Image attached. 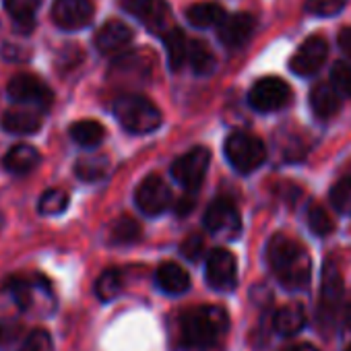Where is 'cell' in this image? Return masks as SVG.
Listing matches in <instances>:
<instances>
[{"mask_svg": "<svg viewBox=\"0 0 351 351\" xmlns=\"http://www.w3.org/2000/svg\"><path fill=\"white\" fill-rule=\"evenodd\" d=\"M209 163H211V151L207 147H195L171 163V178L184 191L197 193L207 176Z\"/></svg>", "mask_w": 351, "mask_h": 351, "instance_id": "6", "label": "cell"}, {"mask_svg": "<svg viewBox=\"0 0 351 351\" xmlns=\"http://www.w3.org/2000/svg\"><path fill=\"white\" fill-rule=\"evenodd\" d=\"M256 29V19L248 13H236V15H228L219 27V40L228 50H238L242 46H246L250 42V38L254 36Z\"/></svg>", "mask_w": 351, "mask_h": 351, "instance_id": "17", "label": "cell"}, {"mask_svg": "<svg viewBox=\"0 0 351 351\" xmlns=\"http://www.w3.org/2000/svg\"><path fill=\"white\" fill-rule=\"evenodd\" d=\"M110 171V159L104 153H89L83 155L77 163H75V173L85 182H97L104 180Z\"/></svg>", "mask_w": 351, "mask_h": 351, "instance_id": "27", "label": "cell"}, {"mask_svg": "<svg viewBox=\"0 0 351 351\" xmlns=\"http://www.w3.org/2000/svg\"><path fill=\"white\" fill-rule=\"evenodd\" d=\"M347 5V0H306V9L318 17H332L341 13Z\"/></svg>", "mask_w": 351, "mask_h": 351, "instance_id": "36", "label": "cell"}, {"mask_svg": "<svg viewBox=\"0 0 351 351\" xmlns=\"http://www.w3.org/2000/svg\"><path fill=\"white\" fill-rule=\"evenodd\" d=\"M7 91L15 104L32 106V108L42 110V112H48L52 106V99H54L50 87L42 79H38L36 75H27V73L15 75L9 81Z\"/></svg>", "mask_w": 351, "mask_h": 351, "instance_id": "9", "label": "cell"}, {"mask_svg": "<svg viewBox=\"0 0 351 351\" xmlns=\"http://www.w3.org/2000/svg\"><path fill=\"white\" fill-rule=\"evenodd\" d=\"M112 112L120 126L132 134H149L161 126V112L159 108L136 93H124L114 99Z\"/></svg>", "mask_w": 351, "mask_h": 351, "instance_id": "4", "label": "cell"}, {"mask_svg": "<svg viewBox=\"0 0 351 351\" xmlns=\"http://www.w3.org/2000/svg\"><path fill=\"white\" fill-rule=\"evenodd\" d=\"M289 99H291V89L279 77L258 79L248 93V104L261 114L279 112L289 104Z\"/></svg>", "mask_w": 351, "mask_h": 351, "instance_id": "7", "label": "cell"}, {"mask_svg": "<svg viewBox=\"0 0 351 351\" xmlns=\"http://www.w3.org/2000/svg\"><path fill=\"white\" fill-rule=\"evenodd\" d=\"M341 104H343V95L332 83H318L310 91V108L314 116L320 120L332 118L341 110Z\"/></svg>", "mask_w": 351, "mask_h": 351, "instance_id": "20", "label": "cell"}, {"mask_svg": "<svg viewBox=\"0 0 351 351\" xmlns=\"http://www.w3.org/2000/svg\"><path fill=\"white\" fill-rule=\"evenodd\" d=\"M155 283L161 291L169 295H180L189 291L191 275L178 263H161L155 271Z\"/></svg>", "mask_w": 351, "mask_h": 351, "instance_id": "21", "label": "cell"}, {"mask_svg": "<svg viewBox=\"0 0 351 351\" xmlns=\"http://www.w3.org/2000/svg\"><path fill=\"white\" fill-rule=\"evenodd\" d=\"M205 279L215 291H234L238 285V263L236 256L226 248H215L207 256Z\"/></svg>", "mask_w": 351, "mask_h": 351, "instance_id": "11", "label": "cell"}, {"mask_svg": "<svg viewBox=\"0 0 351 351\" xmlns=\"http://www.w3.org/2000/svg\"><path fill=\"white\" fill-rule=\"evenodd\" d=\"M161 38H163V46H165V52H167V64H169V69L173 73L182 71L184 64L189 62L191 40L186 38V34L180 27H171Z\"/></svg>", "mask_w": 351, "mask_h": 351, "instance_id": "22", "label": "cell"}, {"mask_svg": "<svg viewBox=\"0 0 351 351\" xmlns=\"http://www.w3.org/2000/svg\"><path fill=\"white\" fill-rule=\"evenodd\" d=\"M95 48L99 54L104 56H116V54H122L130 42H132V29L118 21V19H110L108 23H104L97 34H95Z\"/></svg>", "mask_w": 351, "mask_h": 351, "instance_id": "18", "label": "cell"}, {"mask_svg": "<svg viewBox=\"0 0 351 351\" xmlns=\"http://www.w3.org/2000/svg\"><path fill=\"white\" fill-rule=\"evenodd\" d=\"M189 64L193 66L195 75H211L217 66L215 54L209 48L207 42L203 40H191V50H189Z\"/></svg>", "mask_w": 351, "mask_h": 351, "instance_id": "29", "label": "cell"}, {"mask_svg": "<svg viewBox=\"0 0 351 351\" xmlns=\"http://www.w3.org/2000/svg\"><path fill=\"white\" fill-rule=\"evenodd\" d=\"M69 134L83 149H95L106 138V128L97 120H79L69 128Z\"/></svg>", "mask_w": 351, "mask_h": 351, "instance_id": "28", "label": "cell"}, {"mask_svg": "<svg viewBox=\"0 0 351 351\" xmlns=\"http://www.w3.org/2000/svg\"><path fill=\"white\" fill-rule=\"evenodd\" d=\"M308 228L316 236H328L330 232H335V221L324 207L314 203L308 209Z\"/></svg>", "mask_w": 351, "mask_h": 351, "instance_id": "33", "label": "cell"}, {"mask_svg": "<svg viewBox=\"0 0 351 351\" xmlns=\"http://www.w3.org/2000/svg\"><path fill=\"white\" fill-rule=\"evenodd\" d=\"M169 201H171L169 186L163 182V178H159L155 173L147 176L134 193V203H136L138 211L149 217L161 215L169 207Z\"/></svg>", "mask_w": 351, "mask_h": 351, "instance_id": "14", "label": "cell"}, {"mask_svg": "<svg viewBox=\"0 0 351 351\" xmlns=\"http://www.w3.org/2000/svg\"><path fill=\"white\" fill-rule=\"evenodd\" d=\"M122 271L106 269L95 281V293L101 302H112L122 291Z\"/></svg>", "mask_w": 351, "mask_h": 351, "instance_id": "31", "label": "cell"}, {"mask_svg": "<svg viewBox=\"0 0 351 351\" xmlns=\"http://www.w3.org/2000/svg\"><path fill=\"white\" fill-rule=\"evenodd\" d=\"M203 221H205L207 232H211L213 236L228 238V240L236 238V236L240 234V230H242L240 211H238V207H236L230 199H226V197L215 199V201L207 207Z\"/></svg>", "mask_w": 351, "mask_h": 351, "instance_id": "12", "label": "cell"}, {"mask_svg": "<svg viewBox=\"0 0 351 351\" xmlns=\"http://www.w3.org/2000/svg\"><path fill=\"white\" fill-rule=\"evenodd\" d=\"M345 351H351V345H349V347H347V349H345Z\"/></svg>", "mask_w": 351, "mask_h": 351, "instance_id": "43", "label": "cell"}, {"mask_svg": "<svg viewBox=\"0 0 351 351\" xmlns=\"http://www.w3.org/2000/svg\"><path fill=\"white\" fill-rule=\"evenodd\" d=\"M93 3L91 0H54L52 19L60 29L77 32L91 23L93 19Z\"/></svg>", "mask_w": 351, "mask_h": 351, "instance_id": "15", "label": "cell"}, {"mask_svg": "<svg viewBox=\"0 0 351 351\" xmlns=\"http://www.w3.org/2000/svg\"><path fill=\"white\" fill-rule=\"evenodd\" d=\"M69 207V195L60 189H50L40 199V213L42 215H60Z\"/></svg>", "mask_w": 351, "mask_h": 351, "instance_id": "34", "label": "cell"}, {"mask_svg": "<svg viewBox=\"0 0 351 351\" xmlns=\"http://www.w3.org/2000/svg\"><path fill=\"white\" fill-rule=\"evenodd\" d=\"M203 250H205V242H203V238H201L199 234H191V236L182 242V246H180V252H182L189 261H193V263H197V261L203 256Z\"/></svg>", "mask_w": 351, "mask_h": 351, "instance_id": "39", "label": "cell"}, {"mask_svg": "<svg viewBox=\"0 0 351 351\" xmlns=\"http://www.w3.org/2000/svg\"><path fill=\"white\" fill-rule=\"evenodd\" d=\"M230 330V316L221 306H197L180 316L182 345L193 351L215 349Z\"/></svg>", "mask_w": 351, "mask_h": 351, "instance_id": "2", "label": "cell"}, {"mask_svg": "<svg viewBox=\"0 0 351 351\" xmlns=\"http://www.w3.org/2000/svg\"><path fill=\"white\" fill-rule=\"evenodd\" d=\"M285 351H318L314 345H308V343H302V345H293V347H289V349H285Z\"/></svg>", "mask_w": 351, "mask_h": 351, "instance_id": "42", "label": "cell"}, {"mask_svg": "<svg viewBox=\"0 0 351 351\" xmlns=\"http://www.w3.org/2000/svg\"><path fill=\"white\" fill-rule=\"evenodd\" d=\"M223 153H226V159L230 161V165L234 169H238L240 173L256 171L267 159L265 143L258 136H254L250 132H242V130H236L226 138Z\"/></svg>", "mask_w": 351, "mask_h": 351, "instance_id": "5", "label": "cell"}, {"mask_svg": "<svg viewBox=\"0 0 351 351\" xmlns=\"http://www.w3.org/2000/svg\"><path fill=\"white\" fill-rule=\"evenodd\" d=\"M44 114L46 112H42L38 108L15 104V108L7 110L3 114V120L0 122H3V128L11 134H32L42 128Z\"/></svg>", "mask_w": 351, "mask_h": 351, "instance_id": "19", "label": "cell"}, {"mask_svg": "<svg viewBox=\"0 0 351 351\" xmlns=\"http://www.w3.org/2000/svg\"><path fill=\"white\" fill-rule=\"evenodd\" d=\"M226 9L217 3H197L186 9V19L191 25L207 29V27H219V23L226 19Z\"/></svg>", "mask_w": 351, "mask_h": 351, "instance_id": "24", "label": "cell"}, {"mask_svg": "<svg viewBox=\"0 0 351 351\" xmlns=\"http://www.w3.org/2000/svg\"><path fill=\"white\" fill-rule=\"evenodd\" d=\"M21 351H54V343H52V337L48 330L44 328H36L32 330L23 345H21Z\"/></svg>", "mask_w": 351, "mask_h": 351, "instance_id": "35", "label": "cell"}, {"mask_svg": "<svg viewBox=\"0 0 351 351\" xmlns=\"http://www.w3.org/2000/svg\"><path fill=\"white\" fill-rule=\"evenodd\" d=\"M320 314L324 320H332L339 312H345L343 308V277L339 269L330 263L322 269V285H320Z\"/></svg>", "mask_w": 351, "mask_h": 351, "instance_id": "16", "label": "cell"}, {"mask_svg": "<svg viewBox=\"0 0 351 351\" xmlns=\"http://www.w3.org/2000/svg\"><path fill=\"white\" fill-rule=\"evenodd\" d=\"M328 56V44L322 36H310L302 42V46L293 52L289 66L300 77L316 75Z\"/></svg>", "mask_w": 351, "mask_h": 351, "instance_id": "13", "label": "cell"}, {"mask_svg": "<svg viewBox=\"0 0 351 351\" xmlns=\"http://www.w3.org/2000/svg\"><path fill=\"white\" fill-rule=\"evenodd\" d=\"M273 326L279 335L283 337H293L306 326V312L300 304H289L283 306L281 310L275 312Z\"/></svg>", "mask_w": 351, "mask_h": 351, "instance_id": "26", "label": "cell"}, {"mask_svg": "<svg viewBox=\"0 0 351 351\" xmlns=\"http://www.w3.org/2000/svg\"><path fill=\"white\" fill-rule=\"evenodd\" d=\"M151 66L153 58L147 54V50L122 52L112 64L110 79L118 85H143L151 79Z\"/></svg>", "mask_w": 351, "mask_h": 351, "instance_id": "10", "label": "cell"}, {"mask_svg": "<svg viewBox=\"0 0 351 351\" xmlns=\"http://www.w3.org/2000/svg\"><path fill=\"white\" fill-rule=\"evenodd\" d=\"M193 207H195V193H191L189 197H182V199L178 201V207H176V213H178L180 217H184V215H189V213L193 211Z\"/></svg>", "mask_w": 351, "mask_h": 351, "instance_id": "41", "label": "cell"}, {"mask_svg": "<svg viewBox=\"0 0 351 351\" xmlns=\"http://www.w3.org/2000/svg\"><path fill=\"white\" fill-rule=\"evenodd\" d=\"M330 83L341 95H351V66L347 62H337L330 71Z\"/></svg>", "mask_w": 351, "mask_h": 351, "instance_id": "37", "label": "cell"}, {"mask_svg": "<svg viewBox=\"0 0 351 351\" xmlns=\"http://www.w3.org/2000/svg\"><path fill=\"white\" fill-rule=\"evenodd\" d=\"M108 238L112 244H118V246H126V244H134L141 240V226L124 215L120 219H116L112 226H110V232H108Z\"/></svg>", "mask_w": 351, "mask_h": 351, "instance_id": "30", "label": "cell"}, {"mask_svg": "<svg viewBox=\"0 0 351 351\" xmlns=\"http://www.w3.org/2000/svg\"><path fill=\"white\" fill-rule=\"evenodd\" d=\"M23 335V328L17 320H0V349H9L11 345H15Z\"/></svg>", "mask_w": 351, "mask_h": 351, "instance_id": "38", "label": "cell"}, {"mask_svg": "<svg viewBox=\"0 0 351 351\" xmlns=\"http://www.w3.org/2000/svg\"><path fill=\"white\" fill-rule=\"evenodd\" d=\"M42 7V0H5V9L13 23L21 32H32L36 25V15Z\"/></svg>", "mask_w": 351, "mask_h": 351, "instance_id": "25", "label": "cell"}, {"mask_svg": "<svg viewBox=\"0 0 351 351\" xmlns=\"http://www.w3.org/2000/svg\"><path fill=\"white\" fill-rule=\"evenodd\" d=\"M122 11H126L128 15H132L134 19H138L149 32L163 36L165 32H169L173 25H169L171 21V11L167 7L165 0H118Z\"/></svg>", "mask_w": 351, "mask_h": 351, "instance_id": "8", "label": "cell"}, {"mask_svg": "<svg viewBox=\"0 0 351 351\" xmlns=\"http://www.w3.org/2000/svg\"><path fill=\"white\" fill-rule=\"evenodd\" d=\"M38 165H40V153L36 151V147L23 145V143L11 147L3 159V167L15 176H25V173L34 171Z\"/></svg>", "mask_w": 351, "mask_h": 351, "instance_id": "23", "label": "cell"}, {"mask_svg": "<svg viewBox=\"0 0 351 351\" xmlns=\"http://www.w3.org/2000/svg\"><path fill=\"white\" fill-rule=\"evenodd\" d=\"M337 42H339V48H341V52H343L345 56H349V58H351V27H345V29H341V32H339V38H337Z\"/></svg>", "mask_w": 351, "mask_h": 351, "instance_id": "40", "label": "cell"}, {"mask_svg": "<svg viewBox=\"0 0 351 351\" xmlns=\"http://www.w3.org/2000/svg\"><path fill=\"white\" fill-rule=\"evenodd\" d=\"M267 258L277 281L289 291H302L312 279V258L308 250L285 234H275L267 244Z\"/></svg>", "mask_w": 351, "mask_h": 351, "instance_id": "1", "label": "cell"}, {"mask_svg": "<svg viewBox=\"0 0 351 351\" xmlns=\"http://www.w3.org/2000/svg\"><path fill=\"white\" fill-rule=\"evenodd\" d=\"M328 201L337 213H351V176H345L332 184Z\"/></svg>", "mask_w": 351, "mask_h": 351, "instance_id": "32", "label": "cell"}, {"mask_svg": "<svg viewBox=\"0 0 351 351\" xmlns=\"http://www.w3.org/2000/svg\"><path fill=\"white\" fill-rule=\"evenodd\" d=\"M19 310L48 314L54 310V291L46 277L42 275H15L5 283L3 289Z\"/></svg>", "mask_w": 351, "mask_h": 351, "instance_id": "3", "label": "cell"}]
</instances>
